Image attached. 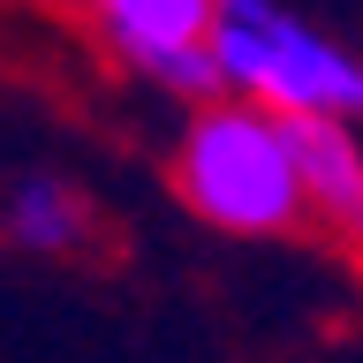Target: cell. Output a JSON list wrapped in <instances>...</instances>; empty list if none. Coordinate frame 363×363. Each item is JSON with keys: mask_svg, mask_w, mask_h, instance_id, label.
<instances>
[{"mask_svg": "<svg viewBox=\"0 0 363 363\" xmlns=\"http://www.w3.org/2000/svg\"><path fill=\"white\" fill-rule=\"evenodd\" d=\"M174 197L220 235L280 242L311 220V182H303V129L250 99H197L174 144Z\"/></svg>", "mask_w": 363, "mask_h": 363, "instance_id": "cell-1", "label": "cell"}, {"mask_svg": "<svg viewBox=\"0 0 363 363\" xmlns=\"http://www.w3.org/2000/svg\"><path fill=\"white\" fill-rule=\"evenodd\" d=\"M311 220H325L363 257V129H303Z\"/></svg>", "mask_w": 363, "mask_h": 363, "instance_id": "cell-5", "label": "cell"}, {"mask_svg": "<svg viewBox=\"0 0 363 363\" xmlns=\"http://www.w3.org/2000/svg\"><path fill=\"white\" fill-rule=\"evenodd\" d=\"M0 235H8V250H23V257H76V250L99 235V212H91L84 182L38 167V174H16L0 189Z\"/></svg>", "mask_w": 363, "mask_h": 363, "instance_id": "cell-4", "label": "cell"}, {"mask_svg": "<svg viewBox=\"0 0 363 363\" xmlns=\"http://www.w3.org/2000/svg\"><path fill=\"white\" fill-rule=\"evenodd\" d=\"M212 76L227 99H250L295 129H363V53L288 0H220Z\"/></svg>", "mask_w": 363, "mask_h": 363, "instance_id": "cell-2", "label": "cell"}, {"mask_svg": "<svg viewBox=\"0 0 363 363\" xmlns=\"http://www.w3.org/2000/svg\"><path fill=\"white\" fill-rule=\"evenodd\" d=\"M84 8L106 53L152 91H174L189 106L220 91L212 76V8L220 0H84Z\"/></svg>", "mask_w": 363, "mask_h": 363, "instance_id": "cell-3", "label": "cell"}]
</instances>
